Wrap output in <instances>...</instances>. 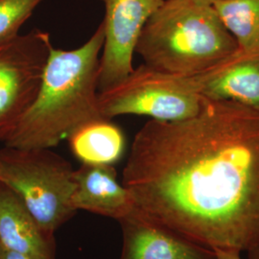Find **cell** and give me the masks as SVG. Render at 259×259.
Instances as JSON below:
<instances>
[{
	"instance_id": "1",
	"label": "cell",
	"mask_w": 259,
	"mask_h": 259,
	"mask_svg": "<svg viewBox=\"0 0 259 259\" xmlns=\"http://www.w3.org/2000/svg\"><path fill=\"white\" fill-rule=\"evenodd\" d=\"M122 184L141 212L212 250L259 243V111L206 97L137 133Z\"/></svg>"
},
{
	"instance_id": "2",
	"label": "cell",
	"mask_w": 259,
	"mask_h": 259,
	"mask_svg": "<svg viewBox=\"0 0 259 259\" xmlns=\"http://www.w3.org/2000/svg\"><path fill=\"white\" fill-rule=\"evenodd\" d=\"M104 38L101 23L82 47L51 49L37 97L4 146L53 148L83 124L104 118L97 93Z\"/></svg>"
},
{
	"instance_id": "3",
	"label": "cell",
	"mask_w": 259,
	"mask_h": 259,
	"mask_svg": "<svg viewBox=\"0 0 259 259\" xmlns=\"http://www.w3.org/2000/svg\"><path fill=\"white\" fill-rule=\"evenodd\" d=\"M237 51L214 7L194 0H164L146 22L136 48L145 65L185 76L206 71Z\"/></svg>"
},
{
	"instance_id": "4",
	"label": "cell",
	"mask_w": 259,
	"mask_h": 259,
	"mask_svg": "<svg viewBox=\"0 0 259 259\" xmlns=\"http://www.w3.org/2000/svg\"><path fill=\"white\" fill-rule=\"evenodd\" d=\"M74 172L69 161L50 149H0V182L51 234L77 212Z\"/></svg>"
},
{
	"instance_id": "5",
	"label": "cell",
	"mask_w": 259,
	"mask_h": 259,
	"mask_svg": "<svg viewBox=\"0 0 259 259\" xmlns=\"http://www.w3.org/2000/svg\"><path fill=\"white\" fill-rule=\"evenodd\" d=\"M204 98L196 75L167 73L143 64L119 83L99 92L98 108L107 119L135 114L172 122L197 114Z\"/></svg>"
},
{
	"instance_id": "6",
	"label": "cell",
	"mask_w": 259,
	"mask_h": 259,
	"mask_svg": "<svg viewBox=\"0 0 259 259\" xmlns=\"http://www.w3.org/2000/svg\"><path fill=\"white\" fill-rule=\"evenodd\" d=\"M52 48L50 34L37 28L0 45V142L35 101Z\"/></svg>"
},
{
	"instance_id": "7",
	"label": "cell",
	"mask_w": 259,
	"mask_h": 259,
	"mask_svg": "<svg viewBox=\"0 0 259 259\" xmlns=\"http://www.w3.org/2000/svg\"><path fill=\"white\" fill-rule=\"evenodd\" d=\"M105 6L104 44L98 90L124 80L134 70L133 59L141 32L164 0H101Z\"/></svg>"
},
{
	"instance_id": "8",
	"label": "cell",
	"mask_w": 259,
	"mask_h": 259,
	"mask_svg": "<svg viewBox=\"0 0 259 259\" xmlns=\"http://www.w3.org/2000/svg\"><path fill=\"white\" fill-rule=\"evenodd\" d=\"M123 245L119 259H216L215 250L137 211L119 221Z\"/></svg>"
},
{
	"instance_id": "9",
	"label": "cell",
	"mask_w": 259,
	"mask_h": 259,
	"mask_svg": "<svg viewBox=\"0 0 259 259\" xmlns=\"http://www.w3.org/2000/svg\"><path fill=\"white\" fill-rule=\"evenodd\" d=\"M74 178L72 205L76 211L85 210L119 222L138 210L128 189L117 181L113 165L82 163L75 169Z\"/></svg>"
},
{
	"instance_id": "10",
	"label": "cell",
	"mask_w": 259,
	"mask_h": 259,
	"mask_svg": "<svg viewBox=\"0 0 259 259\" xmlns=\"http://www.w3.org/2000/svg\"><path fill=\"white\" fill-rule=\"evenodd\" d=\"M196 76L204 97L232 101L259 111V52L238 50Z\"/></svg>"
},
{
	"instance_id": "11",
	"label": "cell",
	"mask_w": 259,
	"mask_h": 259,
	"mask_svg": "<svg viewBox=\"0 0 259 259\" xmlns=\"http://www.w3.org/2000/svg\"><path fill=\"white\" fill-rule=\"evenodd\" d=\"M0 246L28 259H56L54 234L47 232L17 194L1 182Z\"/></svg>"
},
{
	"instance_id": "12",
	"label": "cell",
	"mask_w": 259,
	"mask_h": 259,
	"mask_svg": "<svg viewBox=\"0 0 259 259\" xmlns=\"http://www.w3.org/2000/svg\"><path fill=\"white\" fill-rule=\"evenodd\" d=\"M67 140L73 156L84 164L113 165L124 156L126 149L123 131L107 118L83 124Z\"/></svg>"
},
{
	"instance_id": "13",
	"label": "cell",
	"mask_w": 259,
	"mask_h": 259,
	"mask_svg": "<svg viewBox=\"0 0 259 259\" xmlns=\"http://www.w3.org/2000/svg\"><path fill=\"white\" fill-rule=\"evenodd\" d=\"M213 7L238 50L259 52V0H227Z\"/></svg>"
},
{
	"instance_id": "14",
	"label": "cell",
	"mask_w": 259,
	"mask_h": 259,
	"mask_svg": "<svg viewBox=\"0 0 259 259\" xmlns=\"http://www.w3.org/2000/svg\"><path fill=\"white\" fill-rule=\"evenodd\" d=\"M44 0H0V45L19 34L21 26Z\"/></svg>"
},
{
	"instance_id": "15",
	"label": "cell",
	"mask_w": 259,
	"mask_h": 259,
	"mask_svg": "<svg viewBox=\"0 0 259 259\" xmlns=\"http://www.w3.org/2000/svg\"><path fill=\"white\" fill-rule=\"evenodd\" d=\"M216 259H242L240 251L235 250H214Z\"/></svg>"
},
{
	"instance_id": "16",
	"label": "cell",
	"mask_w": 259,
	"mask_h": 259,
	"mask_svg": "<svg viewBox=\"0 0 259 259\" xmlns=\"http://www.w3.org/2000/svg\"><path fill=\"white\" fill-rule=\"evenodd\" d=\"M0 259H28L17 252L6 250L0 246Z\"/></svg>"
},
{
	"instance_id": "17",
	"label": "cell",
	"mask_w": 259,
	"mask_h": 259,
	"mask_svg": "<svg viewBox=\"0 0 259 259\" xmlns=\"http://www.w3.org/2000/svg\"><path fill=\"white\" fill-rule=\"evenodd\" d=\"M247 257L246 259H259V243L252 246L249 250H246Z\"/></svg>"
},
{
	"instance_id": "18",
	"label": "cell",
	"mask_w": 259,
	"mask_h": 259,
	"mask_svg": "<svg viewBox=\"0 0 259 259\" xmlns=\"http://www.w3.org/2000/svg\"><path fill=\"white\" fill-rule=\"evenodd\" d=\"M196 2L200 3V4H203V5H207V6H214L218 3H221L224 1H227V0H194Z\"/></svg>"
}]
</instances>
